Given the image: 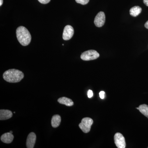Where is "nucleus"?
Returning <instances> with one entry per match:
<instances>
[{"mask_svg":"<svg viewBox=\"0 0 148 148\" xmlns=\"http://www.w3.org/2000/svg\"><path fill=\"white\" fill-rule=\"evenodd\" d=\"M24 77L23 72L15 69H10L3 74V78L5 80L10 83L19 82Z\"/></svg>","mask_w":148,"mask_h":148,"instance_id":"1","label":"nucleus"},{"mask_svg":"<svg viewBox=\"0 0 148 148\" xmlns=\"http://www.w3.org/2000/svg\"><path fill=\"white\" fill-rule=\"evenodd\" d=\"M17 40L21 45L26 46L29 45L32 40V36L28 29L23 26L17 28L16 30Z\"/></svg>","mask_w":148,"mask_h":148,"instance_id":"2","label":"nucleus"},{"mask_svg":"<svg viewBox=\"0 0 148 148\" xmlns=\"http://www.w3.org/2000/svg\"><path fill=\"white\" fill-rule=\"evenodd\" d=\"M93 122L92 119L88 117L84 118L79 125V126L83 132L86 133H88L90 131Z\"/></svg>","mask_w":148,"mask_h":148,"instance_id":"3","label":"nucleus"},{"mask_svg":"<svg viewBox=\"0 0 148 148\" xmlns=\"http://www.w3.org/2000/svg\"><path fill=\"white\" fill-rule=\"evenodd\" d=\"M100 56L96 51L89 50L84 51L81 55V58L84 61H90L97 59Z\"/></svg>","mask_w":148,"mask_h":148,"instance_id":"4","label":"nucleus"},{"mask_svg":"<svg viewBox=\"0 0 148 148\" xmlns=\"http://www.w3.org/2000/svg\"><path fill=\"white\" fill-rule=\"evenodd\" d=\"M114 143L117 147L118 148H125L126 146L125 139L121 133L117 132L114 136Z\"/></svg>","mask_w":148,"mask_h":148,"instance_id":"5","label":"nucleus"},{"mask_svg":"<svg viewBox=\"0 0 148 148\" xmlns=\"http://www.w3.org/2000/svg\"><path fill=\"white\" fill-rule=\"evenodd\" d=\"M106 21V16L103 12H100L97 14L94 19V24L98 27H103Z\"/></svg>","mask_w":148,"mask_h":148,"instance_id":"6","label":"nucleus"},{"mask_svg":"<svg viewBox=\"0 0 148 148\" xmlns=\"http://www.w3.org/2000/svg\"><path fill=\"white\" fill-rule=\"evenodd\" d=\"M74 34V30L73 27L71 25H67L64 28L63 34V38L65 40L71 39Z\"/></svg>","mask_w":148,"mask_h":148,"instance_id":"7","label":"nucleus"},{"mask_svg":"<svg viewBox=\"0 0 148 148\" xmlns=\"http://www.w3.org/2000/svg\"><path fill=\"white\" fill-rule=\"evenodd\" d=\"M36 140V134L33 132L29 133L27 137V143H26L27 148H34Z\"/></svg>","mask_w":148,"mask_h":148,"instance_id":"8","label":"nucleus"},{"mask_svg":"<svg viewBox=\"0 0 148 148\" xmlns=\"http://www.w3.org/2000/svg\"><path fill=\"white\" fill-rule=\"evenodd\" d=\"M14 135L10 132H7L1 135V140L2 142L6 144H10L13 141Z\"/></svg>","mask_w":148,"mask_h":148,"instance_id":"9","label":"nucleus"},{"mask_svg":"<svg viewBox=\"0 0 148 148\" xmlns=\"http://www.w3.org/2000/svg\"><path fill=\"white\" fill-rule=\"evenodd\" d=\"M12 116V113L9 110H0V120H5Z\"/></svg>","mask_w":148,"mask_h":148,"instance_id":"10","label":"nucleus"},{"mask_svg":"<svg viewBox=\"0 0 148 148\" xmlns=\"http://www.w3.org/2000/svg\"><path fill=\"white\" fill-rule=\"evenodd\" d=\"M61 122V117L58 114L54 115L51 119V124L52 127L56 128L59 126Z\"/></svg>","mask_w":148,"mask_h":148,"instance_id":"11","label":"nucleus"},{"mask_svg":"<svg viewBox=\"0 0 148 148\" xmlns=\"http://www.w3.org/2000/svg\"><path fill=\"white\" fill-rule=\"evenodd\" d=\"M58 102L62 105H65L67 106H73L74 103L71 99L66 97H63L59 98L58 100Z\"/></svg>","mask_w":148,"mask_h":148,"instance_id":"12","label":"nucleus"},{"mask_svg":"<svg viewBox=\"0 0 148 148\" xmlns=\"http://www.w3.org/2000/svg\"><path fill=\"white\" fill-rule=\"evenodd\" d=\"M142 12V8L138 6H135L130 9V15L134 17L138 16Z\"/></svg>","mask_w":148,"mask_h":148,"instance_id":"13","label":"nucleus"},{"mask_svg":"<svg viewBox=\"0 0 148 148\" xmlns=\"http://www.w3.org/2000/svg\"><path fill=\"white\" fill-rule=\"evenodd\" d=\"M139 110L143 114L148 118V106L146 104L140 105L139 107Z\"/></svg>","mask_w":148,"mask_h":148,"instance_id":"14","label":"nucleus"},{"mask_svg":"<svg viewBox=\"0 0 148 148\" xmlns=\"http://www.w3.org/2000/svg\"><path fill=\"white\" fill-rule=\"evenodd\" d=\"M75 1L78 3L84 5L87 4L89 2V0H75Z\"/></svg>","mask_w":148,"mask_h":148,"instance_id":"15","label":"nucleus"},{"mask_svg":"<svg viewBox=\"0 0 148 148\" xmlns=\"http://www.w3.org/2000/svg\"><path fill=\"white\" fill-rule=\"evenodd\" d=\"M88 97L89 98H92L93 96V94L92 90H89L88 91L87 93Z\"/></svg>","mask_w":148,"mask_h":148,"instance_id":"16","label":"nucleus"},{"mask_svg":"<svg viewBox=\"0 0 148 148\" xmlns=\"http://www.w3.org/2000/svg\"><path fill=\"white\" fill-rule=\"evenodd\" d=\"M38 1L39 2L44 4H47L50 1V0H38Z\"/></svg>","mask_w":148,"mask_h":148,"instance_id":"17","label":"nucleus"},{"mask_svg":"<svg viewBox=\"0 0 148 148\" xmlns=\"http://www.w3.org/2000/svg\"><path fill=\"white\" fill-rule=\"evenodd\" d=\"M105 92L103 91H101L99 93V95L101 99H103L105 98Z\"/></svg>","mask_w":148,"mask_h":148,"instance_id":"18","label":"nucleus"},{"mask_svg":"<svg viewBox=\"0 0 148 148\" xmlns=\"http://www.w3.org/2000/svg\"><path fill=\"white\" fill-rule=\"evenodd\" d=\"M143 2L147 6H148V0H143Z\"/></svg>","mask_w":148,"mask_h":148,"instance_id":"19","label":"nucleus"},{"mask_svg":"<svg viewBox=\"0 0 148 148\" xmlns=\"http://www.w3.org/2000/svg\"><path fill=\"white\" fill-rule=\"evenodd\" d=\"M145 26L146 28H147V29H148V21L146 22L145 24Z\"/></svg>","mask_w":148,"mask_h":148,"instance_id":"20","label":"nucleus"},{"mask_svg":"<svg viewBox=\"0 0 148 148\" xmlns=\"http://www.w3.org/2000/svg\"><path fill=\"white\" fill-rule=\"evenodd\" d=\"M3 3V0H0V6L2 5Z\"/></svg>","mask_w":148,"mask_h":148,"instance_id":"21","label":"nucleus"},{"mask_svg":"<svg viewBox=\"0 0 148 148\" xmlns=\"http://www.w3.org/2000/svg\"><path fill=\"white\" fill-rule=\"evenodd\" d=\"M10 133H12V131H10Z\"/></svg>","mask_w":148,"mask_h":148,"instance_id":"22","label":"nucleus"},{"mask_svg":"<svg viewBox=\"0 0 148 148\" xmlns=\"http://www.w3.org/2000/svg\"><path fill=\"white\" fill-rule=\"evenodd\" d=\"M136 108L139 110V107H138V108Z\"/></svg>","mask_w":148,"mask_h":148,"instance_id":"23","label":"nucleus"},{"mask_svg":"<svg viewBox=\"0 0 148 148\" xmlns=\"http://www.w3.org/2000/svg\"></svg>","mask_w":148,"mask_h":148,"instance_id":"24","label":"nucleus"}]
</instances>
